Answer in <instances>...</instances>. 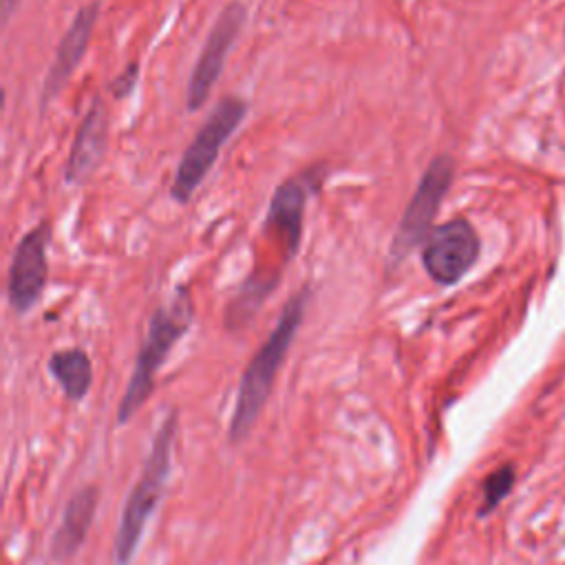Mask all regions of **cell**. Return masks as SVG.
<instances>
[{
	"label": "cell",
	"mask_w": 565,
	"mask_h": 565,
	"mask_svg": "<svg viewBox=\"0 0 565 565\" xmlns=\"http://www.w3.org/2000/svg\"><path fill=\"white\" fill-rule=\"evenodd\" d=\"M46 243L49 225L40 223L31 227L13 249L7 278V298L15 313L31 311L44 294L49 278Z\"/></svg>",
	"instance_id": "9c48e42d"
},
{
	"label": "cell",
	"mask_w": 565,
	"mask_h": 565,
	"mask_svg": "<svg viewBox=\"0 0 565 565\" xmlns=\"http://www.w3.org/2000/svg\"><path fill=\"white\" fill-rule=\"evenodd\" d=\"M20 0H2V18L7 20L11 15V11L18 7Z\"/></svg>",
	"instance_id": "2e32d148"
},
{
	"label": "cell",
	"mask_w": 565,
	"mask_h": 565,
	"mask_svg": "<svg viewBox=\"0 0 565 565\" xmlns=\"http://www.w3.org/2000/svg\"><path fill=\"white\" fill-rule=\"evenodd\" d=\"M174 433H177V413L170 411L166 415V419L161 422V426L157 428L150 452L143 461L141 475H139L135 488L130 490V494L124 503L121 519H119L117 534H115V561H117V565H128L130 563V558L137 552L143 527H146L150 514L154 512V508L161 499V492H163V486L168 481L170 466H172Z\"/></svg>",
	"instance_id": "3957f363"
},
{
	"label": "cell",
	"mask_w": 565,
	"mask_h": 565,
	"mask_svg": "<svg viewBox=\"0 0 565 565\" xmlns=\"http://www.w3.org/2000/svg\"><path fill=\"white\" fill-rule=\"evenodd\" d=\"M108 143V117L106 106L99 95H95L77 126L75 139L64 168V179L68 185L86 181L104 159Z\"/></svg>",
	"instance_id": "8fae6325"
},
{
	"label": "cell",
	"mask_w": 565,
	"mask_h": 565,
	"mask_svg": "<svg viewBox=\"0 0 565 565\" xmlns=\"http://www.w3.org/2000/svg\"><path fill=\"white\" fill-rule=\"evenodd\" d=\"M309 302V289H298L282 307L276 327L267 335V340L260 344V349L254 353L249 364L245 366L241 382H238V393H236V404L234 413L230 419V437L232 441H241L254 426L256 417L260 415L271 384L276 380V373L291 347V340L305 318V309Z\"/></svg>",
	"instance_id": "6da1fadb"
},
{
	"label": "cell",
	"mask_w": 565,
	"mask_h": 565,
	"mask_svg": "<svg viewBox=\"0 0 565 565\" xmlns=\"http://www.w3.org/2000/svg\"><path fill=\"white\" fill-rule=\"evenodd\" d=\"M97 15H99V2H88L75 13L68 29L64 31V35L55 49L53 62L42 82V93H40L42 110L60 95V90L68 84L71 75L77 71V66L88 49Z\"/></svg>",
	"instance_id": "30bf717a"
},
{
	"label": "cell",
	"mask_w": 565,
	"mask_h": 565,
	"mask_svg": "<svg viewBox=\"0 0 565 565\" xmlns=\"http://www.w3.org/2000/svg\"><path fill=\"white\" fill-rule=\"evenodd\" d=\"M139 79V62H130L108 86V90L113 93L115 99H124L132 93V88L137 86Z\"/></svg>",
	"instance_id": "9a60e30c"
},
{
	"label": "cell",
	"mask_w": 565,
	"mask_h": 565,
	"mask_svg": "<svg viewBox=\"0 0 565 565\" xmlns=\"http://www.w3.org/2000/svg\"><path fill=\"white\" fill-rule=\"evenodd\" d=\"M192 320H194V302L185 287L177 289L168 302L159 305L152 311L128 386L119 402L117 424H126L143 406V402L152 391L154 373L168 358L170 349L185 335Z\"/></svg>",
	"instance_id": "7a4b0ae2"
},
{
	"label": "cell",
	"mask_w": 565,
	"mask_h": 565,
	"mask_svg": "<svg viewBox=\"0 0 565 565\" xmlns=\"http://www.w3.org/2000/svg\"><path fill=\"white\" fill-rule=\"evenodd\" d=\"M247 117V102L236 95H225L218 99L205 119V124L199 128L194 139L188 143L185 152L181 154L174 179L170 185V196L185 205L192 194L199 190L212 166L216 163L221 148L225 141L236 132V128Z\"/></svg>",
	"instance_id": "277c9868"
},
{
	"label": "cell",
	"mask_w": 565,
	"mask_h": 565,
	"mask_svg": "<svg viewBox=\"0 0 565 565\" xmlns=\"http://www.w3.org/2000/svg\"><path fill=\"white\" fill-rule=\"evenodd\" d=\"M49 371L71 402H79L93 382V364L84 349H60L49 360Z\"/></svg>",
	"instance_id": "4fadbf2b"
},
{
	"label": "cell",
	"mask_w": 565,
	"mask_h": 565,
	"mask_svg": "<svg viewBox=\"0 0 565 565\" xmlns=\"http://www.w3.org/2000/svg\"><path fill=\"white\" fill-rule=\"evenodd\" d=\"M245 18H247V9L241 0L227 2L221 9V13L216 15V20L205 38V44L196 57V64L190 73V79H188L185 104H188L190 113L199 110L207 102L210 90L216 84V79L225 66V57L245 24Z\"/></svg>",
	"instance_id": "8992f818"
},
{
	"label": "cell",
	"mask_w": 565,
	"mask_h": 565,
	"mask_svg": "<svg viewBox=\"0 0 565 565\" xmlns=\"http://www.w3.org/2000/svg\"><path fill=\"white\" fill-rule=\"evenodd\" d=\"M514 486V468L512 466H501L494 472L488 475L483 481V503L479 508V514L492 512L512 490Z\"/></svg>",
	"instance_id": "5bb4252c"
},
{
	"label": "cell",
	"mask_w": 565,
	"mask_h": 565,
	"mask_svg": "<svg viewBox=\"0 0 565 565\" xmlns=\"http://www.w3.org/2000/svg\"><path fill=\"white\" fill-rule=\"evenodd\" d=\"M452 177L455 161L450 154H437L426 166L393 234L388 247L391 267H397L417 245L426 243L428 234L433 232V221L441 207V201L450 190Z\"/></svg>",
	"instance_id": "5b68a950"
},
{
	"label": "cell",
	"mask_w": 565,
	"mask_h": 565,
	"mask_svg": "<svg viewBox=\"0 0 565 565\" xmlns=\"http://www.w3.org/2000/svg\"><path fill=\"white\" fill-rule=\"evenodd\" d=\"M479 258V236L466 218H450L428 234L422 267L437 285L459 282Z\"/></svg>",
	"instance_id": "52a82bcc"
},
{
	"label": "cell",
	"mask_w": 565,
	"mask_h": 565,
	"mask_svg": "<svg viewBox=\"0 0 565 565\" xmlns=\"http://www.w3.org/2000/svg\"><path fill=\"white\" fill-rule=\"evenodd\" d=\"M316 185H318L316 172H305V174L289 177L271 194L263 232L269 245L278 243V258L282 267L296 256L300 247L305 210H307L309 194L316 190Z\"/></svg>",
	"instance_id": "ba28073f"
},
{
	"label": "cell",
	"mask_w": 565,
	"mask_h": 565,
	"mask_svg": "<svg viewBox=\"0 0 565 565\" xmlns=\"http://www.w3.org/2000/svg\"><path fill=\"white\" fill-rule=\"evenodd\" d=\"M95 508H97V488H93V486L79 488L68 499L62 521L57 525V532L51 541V554L57 561H66L84 543L88 525L95 516Z\"/></svg>",
	"instance_id": "7c38bea8"
}]
</instances>
